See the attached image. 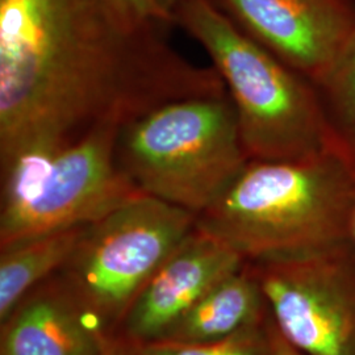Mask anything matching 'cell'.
Returning a JSON list of instances; mask_svg holds the SVG:
<instances>
[{"label":"cell","mask_w":355,"mask_h":355,"mask_svg":"<svg viewBox=\"0 0 355 355\" xmlns=\"http://www.w3.org/2000/svg\"><path fill=\"white\" fill-rule=\"evenodd\" d=\"M352 240L355 242V214L353 218V227H352Z\"/></svg>","instance_id":"obj_20"},{"label":"cell","mask_w":355,"mask_h":355,"mask_svg":"<svg viewBox=\"0 0 355 355\" xmlns=\"http://www.w3.org/2000/svg\"><path fill=\"white\" fill-rule=\"evenodd\" d=\"M158 7L164 11V12L170 16L173 19V13L177 10L178 6L183 1V0H155Z\"/></svg>","instance_id":"obj_18"},{"label":"cell","mask_w":355,"mask_h":355,"mask_svg":"<svg viewBox=\"0 0 355 355\" xmlns=\"http://www.w3.org/2000/svg\"><path fill=\"white\" fill-rule=\"evenodd\" d=\"M268 315L265 296L248 262L225 277L155 341L200 343L224 340Z\"/></svg>","instance_id":"obj_11"},{"label":"cell","mask_w":355,"mask_h":355,"mask_svg":"<svg viewBox=\"0 0 355 355\" xmlns=\"http://www.w3.org/2000/svg\"><path fill=\"white\" fill-rule=\"evenodd\" d=\"M262 48L316 83L355 36L343 0H214Z\"/></svg>","instance_id":"obj_8"},{"label":"cell","mask_w":355,"mask_h":355,"mask_svg":"<svg viewBox=\"0 0 355 355\" xmlns=\"http://www.w3.org/2000/svg\"><path fill=\"white\" fill-rule=\"evenodd\" d=\"M196 227V215L140 193L87 225L60 272L103 329L111 331L155 271Z\"/></svg>","instance_id":"obj_6"},{"label":"cell","mask_w":355,"mask_h":355,"mask_svg":"<svg viewBox=\"0 0 355 355\" xmlns=\"http://www.w3.org/2000/svg\"><path fill=\"white\" fill-rule=\"evenodd\" d=\"M117 159L141 192L198 216L249 157L227 92L167 103L123 125Z\"/></svg>","instance_id":"obj_4"},{"label":"cell","mask_w":355,"mask_h":355,"mask_svg":"<svg viewBox=\"0 0 355 355\" xmlns=\"http://www.w3.org/2000/svg\"><path fill=\"white\" fill-rule=\"evenodd\" d=\"M173 21L223 79L249 159H300L329 148L313 82L245 35L214 0H183Z\"/></svg>","instance_id":"obj_3"},{"label":"cell","mask_w":355,"mask_h":355,"mask_svg":"<svg viewBox=\"0 0 355 355\" xmlns=\"http://www.w3.org/2000/svg\"><path fill=\"white\" fill-rule=\"evenodd\" d=\"M246 259L195 227L141 290L120 321L127 343L159 340L204 293Z\"/></svg>","instance_id":"obj_9"},{"label":"cell","mask_w":355,"mask_h":355,"mask_svg":"<svg viewBox=\"0 0 355 355\" xmlns=\"http://www.w3.org/2000/svg\"><path fill=\"white\" fill-rule=\"evenodd\" d=\"M121 125L31 153L0 170V249L54 230L89 225L141 192L119 165Z\"/></svg>","instance_id":"obj_5"},{"label":"cell","mask_w":355,"mask_h":355,"mask_svg":"<svg viewBox=\"0 0 355 355\" xmlns=\"http://www.w3.org/2000/svg\"><path fill=\"white\" fill-rule=\"evenodd\" d=\"M313 85L324 114L328 145L355 175V36Z\"/></svg>","instance_id":"obj_13"},{"label":"cell","mask_w":355,"mask_h":355,"mask_svg":"<svg viewBox=\"0 0 355 355\" xmlns=\"http://www.w3.org/2000/svg\"><path fill=\"white\" fill-rule=\"evenodd\" d=\"M87 225L54 230L0 249V320L38 284L60 271L76 252Z\"/></svg>","instance_id":"obj_12"},{"label":"cell","mask_w":355,"mask_h":355,"mask_svg":"<svg viewBox=\"0 0 355 355\" xmlns=\"http://www.w3.org/2000/svg\"><path fill=\"white\" fill-rule=\"evenodd\" d=\"M120 20L133 31L166 28L174 24L155 0H108Z\"/></svg>","instance_id":"obj_15"},{"label":"cell","mask_w":355,"mask_h":355,"mask_svg":"<svg viewBox=\"0 0 355 355\" xmlns=\"http://www.w3.org/2000/svg\"><path fill=\"white\" fill-rule=\"evenodd\" d=\"M267 320L214 343H183L170 341L127 343L125 355H272Z\"/></svg>","instance_id":"obj_14"},{"label":"cell","mask_w":355,"mask_h":355,"mask_svg":"<svg viewBox=\"0 0 355 355\" xmlns=\"http://www.w3.org/2000/svg\"><path fill=\"white\" fill-rule=\"evenodd\" d=\"M355 175L331 148L300 159H249L196 228L246 261L352 240Z\"/></svg>","instance_id":"obj_2"},{"label":"cell","mask_w":355,"mask_h":355,"mask_svg":"<svg viewBox=\"0 0 355 355\" xmlns=\"http://www.w3.org/2000/svg\"><path fill=\"white\" fill-rule=\"evenodd\" d=\"M227 92L165 28L133 31L108 0H0V170L101 124Z\"/></svg>","instance_id":"obj_1"},{"label":"cell","mask_w":355,"mask_h":355,"mask_svg":"<svg viewBox=\"0 0 355 355\" xmlns=\"http://www.w3.org/2000/svg\"><path fill=\"white\" fill-rule=\"evenodd\" d=\"M352 10H353V12L355 13V0H343Z\"/></svg>","instance_id":"obj_19"},{"label":"cell","mask_w":355,"mask_h":355,"mask_svg":"<svg viewBox=\"0 0 355 355\" xmlns=\"http://www.w3.org/2000/svg\"><path fill=\"white\" fill-rule=\"evenodd\" d=\"M267 329H268L271 346H272V355H306L303 352H300L299 349H296L280 334L279 330L270 318V313H268V320H267Z\"/></svg>","instance_id":"obj_16"},{"label":"cell","mask_w":355,"mask_h":355,"mask_svg":"<svg viewBox=\"0 0 355 355\" xmlns=\"http://www.w3.org/2000/svg\"><path fill=\"white\" fill-rule=\"evenodd\" d=\"M280 334L306 355H355V242L246 261Z\"/></svg>","instance_id":"obj_7"},{"label":"cell","mask_w":355,"mask_h":355,"mask_svg":"<svg viewBox=\"0 0 355 355\" xmlns=\"http://www.w3.org/2000/svg\"><path fill=\"white\" fill-rule=\"evenodd\" d=\"M105 331L62 279L51 277L1 321L0 355H102Z\"/></svg>","instance_id":"obj_10"},{"label":"cell","mask_w":355,"mask_h":355,"mask_svg":"<svg viewBox=\"0 0 355 355\" xmlns=\"http://www.w3.org/2000/svg\"><path fill=\"white\" fill-rule=\"evenodd\" d=\"M102 355H125L123 340L112 331L103 334Z\"/></svg>","instance_id":"obj_17"}]
</instances>
